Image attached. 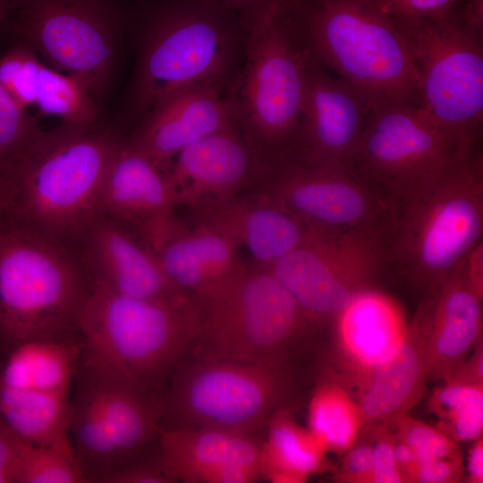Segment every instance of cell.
<instances>
[{
  "mask_svg": "<svg viewBox=\"0 0 483 483\" xmlns=\"http://www.w3.org/2000/svg\"><path fill=\"white\" fill-rule=\"evenodd\" d=\"M2 31L53 68L80 78L97 105L117 72L131 7L123 0H9Z\"/></svg>",
  "mask_w": 483,
  "mask_h": 483,
  "instance_id": "obj_11",
  "label": "cell"
},
{
  "mask_svg": "<svg viewBox=\"0 0 483 483\" xmlns=\"http://www.w3.org/2000/svg\"><path fill=\"white\" fill-rule=\"evenodd\" d=\"M255 190L326 233L384 227L394 206L351 171L295 157L271 164Z\"/></svg>",
  "mask_w": 483,
  "mask_h": 483,
  "instance_id": "obj_15",
  "label": "cell"
},
{
  "mask_svg": "<svg viewBox=\"0 0 483 483\" xmlns=\"http://www.w3.org/2000/svg\"><path fill=\"white\" fill-rule=\"evenodd\" d=\"M390 14L419 72L421 106L461 146L481 147L483 0L431 16Z\"/></svg>",
  "mask_w": 483,
  "mask_h": 483,
  "instance_id": "obj_8",
  "label": "cell"
},
{
  "mask_svg": "<svg viewBox=\"0 0 483 483\" xmlns=\"http://www.w3.org/2000/svg\"><path fill=\"white\" fill-rule=\"evenodd\" d=\"M261 443L257 435L210 428H160L157 445L173 482L198 483L206 472L241 464L259 468Z\"/></svg>",
  "mask_w": 483,
  "mask_h": 483,
  "instance_id": "obj_26",
  "label": "cell"
},
{
  "mask_svg": "<svg viewBox=\"0 0 483 483\" xmlns=\"http://www.w3.org/2000/svg\"><path fill=\"white\" fill-rule=\"evenodd\" d=\"M228 8L246 16L269 0H216Z\"/></svg>",
  "mask_w": 483,
  "mask_h": 483,
  "instance_id": "obj_45",
  "label": "cell"
},
{
  "mask_svg": "<svg viewBox=\"0 0 483 483\" xmlns=\"http://www.w3.org/2000/svg\"><path fill=\"white\" fill-rule=\"evenodd\" d=\"M91 288L72 250L0 219V352L79 335Z\"/></svg>",
  "mask_w": 483,
  "mask_h": 483,
  "instance_id": "obj_9",
  "label": "cell"
},
{
  "mask_svg": "<svg viewBox=\"0 0 483 483\" xmlns=\"http://www.w3.org/2000/svg\"><path fill=\"white\" fill-rule=\"evenodd\" d=\"M266 432L259 461L262 479L304 483L315 474L332 471L327 451L308 428L294 419L289 407L271 418Z\"/></svg>",
  "mask_w": 483,
  "mask_h": 483,
  "instance_id": "obj_28",
  "label": "cell"
},
{
  "mask_svg": "<svg viewBox=\"0 0 483 483\" xmlns=\"http://www.w3.org/2000/svg\"><path fill=\"white\" fill-rule=\"evenodd\" d=\"M4 201V188H3L2 181L0 179V219L2 218V216H3Z\"/></svg>",
  "mask_w": 483,
  "mask_h": 483,
  "instance_id": "obj_47",
  "label": "cell"
},
{
  "mask_svg": "<svg viewBox=\"0 0 483 483\" xmlns=\"http://www.w3.org/2000/svg\"><path fill=\"white\" fill-rule=\"evenodd\" d=\"M465 467V481L483 483V437L471 441Z\"/></svg>",
  "mask_w": 483,
  "mask_h": 483,
  "instance_id": "obj_43",
  "label": "cell"
},
{
  "mask_svg": "<svg viewBox=\"0 0 483 483\" xmlns=\"http://www.w3.org/2000/svg\"><path fill=\"white\" fill-rule=\"evenodd\" d=\"M175 210L166 174L122 141L103 181L101 215L134 233L154 250L184 227Z\"/></svg>",
  "mask_w": 483,
  "mask_h": 483,
  "instance_id": "obj_17",
  "label": "cell"
},
{
  "mask_svg": "<svg viewBox=\"0 0 483 483\" xmlns=\"http://www.w3.org/2000/svg\"><path fill=\"white\" fill-rule=\"evenodd\" d=\"M307 428L326 450L342 455L360 438L364 421L351 387L336 373H326L316 385L308 406Z\"/></svg>",
  "mask_w": 483,
  "mask_h": 483,
  "instance_id": "obj_30",
  "label": "cell"
},
{
  "mask_svg": "<svg viewBox=\"0 0 483 483\" xmlns=\"http://www.w3.org/2000/svg\"><path fill=\"white\" fill-rule=\"evenodd\" d=\"M369 107L362 96L317 60L305 84L295 157L311 164L350 166Z\"/></svg>",
  "mask_w": 483,
  "mask_h": 483,
  "instance_id": "obj_18",
  "label": "cell"
},
{
  "mask_svg": "<svg viewBox=\"0 0 483 483\" xmlns=\"http://www.w3.org/2000/svg\"><path fill=\"white\" fill-rule=\"evenodd\" d=\"M268 166L240 126L233 124L182 149L166 177L175 207L192 212L255 188Z\"/></svg>",
  "mask_w": 483,
  "mask_h": 483,
  "instance_id": "obj_16",
  "label": "cell"
},
{
  "mask_svg": "<svg viewBox=\"0 0 483 483\" xmlns=\"http://www.w3.org/2000/svg\"><path fill=\"white\" fill-rule=\"evenodd\" d=\"M482 293L468 258L436 291L421 297L428 319V381L447 379L482 343Z\"/></svg>",
  "mask_w": 483,
  "mask_h": 483,
  "instance_id": "obj_21",
  "label": "cell"
},
{
  "mask_svg": "<svg viewBox=\"0 0 483 483\" xmlns=\"http://www.w3.org/2000/svg\"><path fill=\"white\" fill-rule=\"evenodd\" d=\"M233 124H238V114L233 88L200 84L157 103L127 143L166 174L182 149Z\"/></svg>",
  "mask_w": 483,
  "mask_h": 483,
  "instance_id": "obj_20",
  "label": "cell"
},
{
  "mask_svg": "<svg viewBox=\"0 0 483 483\" xmlns=\"http://www.w3.org/2000/svg\"><path fill=\"white\" fill-rule=\"evenodd\" d=\"M394 453L397 468L403 478L404 483H407L409 475L413 470L419 459L407 444L399 440L397 437Z\"/></svg>",
  "mask_w": 483,
  "mask_h": 483,
  "instance_id": "obj_44",
  "label": "cell"
},
{
  "mask_svg": "<svg viewBox=\"0 0 483 483\" xmlns=\"http://www.w3.org/2000/svg\"><path fill=\"white\" fill-rule=\"evenodd\" d=\"M195 299L194 358L292 366L318 330L270 271L251 265Z\"/></svg>",
  "mask_w": 483,
  "mask_h": 483,
  "instance_id": "obj_6",
  "label": "cell"
},
{
  "mask_svg": "<svg viewBox=\"0 0 483 483\" xmlns=\"http://www.w3.org/2000/svg\"><path fill=\"white\" fill-rule=\"evenodd\" d=\"M101 476L96 483H173L163 466L158 445Z\"/></svg>",
  "mask_w": 483,
  "mask_h": 483,
  "instance_id": "obj_37",
  "label": "cell"
},
{
  "mask_svg": "<svg viewBox=\"0 0 483 483\" xmlns=\"http://www.w3.org/2000/svg\"><path fill=\"white\" fill-rule=\"evenodd\" d=\"M428 319L419 303L396 352L373 373L356 396L364 428L389 425L420 401L427 389Z\"/></svg>",
  "mask_w": 483,
  "mask_h": 483,
  "instance_id": "obj_24",
  "label": "cell"
},
{
  "mask_svg": "<svg viewBox=\"0 0 483 483\" xmlns=\"http://www.w3.org/2000/svg\"><path fill=\"white\" fill-rule=\"evenodd\" d=\"M384 227L345 233L314 230L267 269L318 330L332 326L359 294L386 276Z\"/></svg>",
  "mask_w": 483,
  "mask_h": 483,
  "instance_id": "obj_14",
  "label": "cell"
},
{
  "mask_svg": "<svg viewBox=\"0 0 483 483\" xmlns=\"http://www.w3.org/2000/svg\"><path fill=\"white\" fill-rule=\"evenodd\" d=\"M407 326L398 304L378 289L359 294L345 307L331 327L340 376L349 386L359 392L367 385L399 348Z\"/></svg>",
  "mask_w": 483,
  "mask_h": 483,
  "instance_id": "obj_23",
  "label": "cell"
},
{
  "mask_svg": "<svg viewBox=\"0 0 483 483\" xmlns=\"http://www.w3.org/2000/svg\"><path fill=\"white\" fill-rule=\"evenodd\" d=\"M192 211L195 225L212 228L245 248L252 265L268 268L313 233L301 219L258 191Z\"/></svg>",
  "mask_w": 483,
  "mask_h": 483,
  "instance_id": "obj_22",
  "label": "cell"
},
{
  "mask_svg": "<svg viewBox=\"0 0 483 483\" xmlns=\"http://www.w3.org/2000/svg\"><path fill=\"white\" fill-rule=\"evenodd\" d=\"M341 463L332 470L334 479L341 483H370L373 470L369 440L359 441L342 454Z\"/></svg>",
  "mask_w": 483,
  "mask_h": 483,
  "instance_id": "obj_40",
  "label": "cell"
},
{
  "mask_svg": "<svg viewBox=\"0 0 483 483\" xmlns=\"http://www.w3.org/2000/svg\"><path fill=\"white\" fill-rule=\"evenodd\" d=\"M482 237L479 148L394 203L384 231L386 275L422 297L442 285Z\"/></svg>",
  "mask_w": 483,
  "mask_h": 483,
  "instance_id": "obj_3",
  "label": "cell"
},
{
  "mask_svg": "<svg viewBox=\"0 0 483 483\" xmlns=\"http://www.w3.org/2000/svg\"><path fill=\"white\" fill-rule=\"evenodd\" d=\"M74 253L92 285L163 302H182L194 298L168 280L148 244L103 215L80 240Z\"/></svg>",
  "mask_w": 483,
  "mask_h": 483,
  "instance_id": "obj_19",
  "label": "cell"
},
{
  "mask_svg": "<svg viewBox=\"0 0 483 483\" xmlns=\"http://www.w3.org/2000/svg\"><path fill=\"white\" fill-rule=\"evenodd\" d=\"M432 393L428 409L436 428L455 443L471 442L483 433V378L454 371Z\"/></svg>",
  "mask_w": 483,
  "mask_h": 483,
  "instance_id": "obj_31",
  "label": "cell"
},
{
  "mask_svg": "<svg viewBox=\"0 0 483 483\" xmlns=\"http://www.w3.org/2000/svg\"><path fill=\"white\" fill-rule=\"evenodd\" d=\"M38 126L37 119L0 84V174Z\"/></svg>",
  "mask_w": 483,
  "mask_h": 483,
  "instance_id": "obj_36",
  "label": "cell"
},
{
  "mask_svg": "<svg viewBox=\"0 0 483 483\" xmlns=\"http://www.w3.org/2000/svg\"><path fill=\"white\" fill-rule=\"evenodd\" d=\"M305 5L269 0L244 16V55L233 93L240 128L268 164L297 151L306 80L318 60Z\"/></svg>",
  "mask_w": 483,
  "mask_h": 483,
  "instance_id": "obj_4",
  "label": "cell"
},
{
  "mask_svg": "<svg viewBox=\"0 0 483 483\" xmlns=\"http://www.w3.org/2000/svg\"><path fill=\"white\" fill-rule=\"evenodd\" d=\"M479 148L461 146L419 103L384 105L369 110L350 171L394 203Z\"/></svg>",
  "mask_w": 483,
  "mask_h": 483,
  "instance_id": "obj_13",
  "label": "cell"
},
{
  "mask_svg": "<svg viewBox=\"0 0 483 483\" xmlns=\"http://www.w3.org/2000/svg\"><path fill=\"white\" fill-rule=\"evenodd\" d=\"M139 32L126 113L141 119L157 103L200 84L233 88L245 17L216 0H148L131 7Z\"/></svg>",
  "mask_w": 483,
  "mask_h": 483,
  "instance_id": "obj_2",
  "label": "cell"
},
{
  "mask_svg": "<svg viewBox=\"0 0 483 483\" xmlns=\"http://www.w3.org/2000/svg\"><path fill=\"white\" fill-rule=\"evenodd\" d=\"M165 388L161 428H210L257 435L288 403L292 366L182 358Z\"/></svg>",
  "mask_w": 483,
  "mask_h": 483,
  "instance_id": "obj_10",
  "label": "cell"
},
{
  "mask_svg": "<svg viewBox=\"0 0 483 483\" xmlns=\"http://www.w3.org/2000/svg\"><path fill=\"white\" fill-rule=\"evenodd\" d=\"M462 454L419 460L407 479L408 483H460L465 481Z\"/></svg>",
  "mask_w": 483,
  "mask_h": 483,
  "instance_id": "obj_39",
  "label": "cell"
},
{
  "mask_svg": "<svg viewBox=\"0 0 483 483\" xmlns=\"http://www.w3.org/2000/svg\"><path fill=\"white\" fill-rule=\"evenodd\" d=\"M121 142L97 123L38 126L0 174L1 219L74 252L101 216L103 181Z\"/></svg>",
  "mask_w": 483,
  "mask_h": 483,
  "instance_id": "obj_1",
  "label": "cell"
},
{
  "mask_svg": "<svg viewBox=\"0 0 483 483\" xmlns=\"http://www.w3.org/2000/svg\"><path fill=\"white\" fill-rule=\"evenodd\" d=\"M199 327L195 298L163 302L92 285L79 320L80 362L164 392Z\"/></svg>",
  "mask_w": 483,
  "mask_h": 483,
  "instance_id": "obj_5",
  "label": "cell"
},
{
  "mask_svg": "<svg viewBox=\"0 0 483 483\" xmlns=\"http://www.w3.org/2000/svg\"><path fill=\"white\" fill-rule=\"evenodd\" d=\"M81 350L80 335L20 343L0 352V386L71 394Z\"/></svg>",
  "mask_w": 483,
  "mask_h": 483,
  "instance_id": "obj_27",
  "label": "cell"
},
{
  "mask_svg": "<svg viewBox=\"0 0 483 483\" xmlns=\"http://www.w3.org/2000/svg\"><path fill=\"white\" fill-rule=\"evenodd\" d=\"M71 397L69 436L87 483L157 441L164 392L80 361Z\"/></svg>",
  "mask_w": 483,
  "mask_h": 483,
  "instance_id": "obj_12",
  "label": "cell"
},
{
  "mask_svg": "<svg viewBox=\"0 0 483 483\" xmlns=\"http://www.w3.org/2000/svg\"><path fill=\"white\" fill-rule=\"evenodd\" d=\"M388 427L399 440L415 452L419 460L462 454L459 445L439 428L417 419L409 413L397 417Z\"/></svg>",
  "mask_w": 483,
  "mask_h": 483,
  "instance_id": "obj_35",
  "label": "cell"
},
{
  "mask_svg": "<svg viewBox=\"0 0 483 483\" xmlns=\"http://www.w3.org/2000/svg\"><path fill=\"white\" fill-rule=\"evenodd\" d=\"M71 394L0 386V418L22 439L73 453Z\"/></svg>",
  "mask_w": 483,
  "mask_h": 483,
  "instance_id": "obj_29",
  "label": "cell"
},
{
  "mask_svg": "<svg viewBox=\"0 0 483 483\" xmlns=\"http://www.w3.org/2000/svg\"><path fill=\"white\" fill-rule=\"evenodd\" d=\"M35 50L18 40L0 55V84L22 109L34 106L40 69Z\"/></svg>",
  "mask_w": 483,
  "mask_h": 483,
  "instance_id": "obj_34",
  "label": "cell"
},
{
  "mask_svg": "<svg viewBox=\"0 0 483 483\" xmlns=\"http://www.w3.org/2000/svg\"><path fill=\"white\" fill-rule=\"evenodd\" d=\"M362 432L369 436L373 470L370 483H404L395 462L396 436L385 424H375Z\"/></svg>",
  "mask_w": 483,
  "mask_h": 483,
  "instance_id": "obj_38",
  "label": "cell"
},
{
  "mask_svg": "<svg viewBox=\"0 0 483 483\" xmlns=\"http://www.w3.org/2000/svg\"><path fill=\"white\" fill-rule=\"evenodd\" d=\"M238 245L202 225L185 227L153 251L168 280L181 292L198 298L231 279L249 265Z\"/></svg>",
  "mask_w": 483,
  "mask_h": 483,
  "instance_id": "obj_25",
  "label": "cell"
},
{
  "mask_svg": "<svg viewBox=\"0 0 483 483\" xmlns=\"http://www.w3.org/2000/svg\"><path fill=\"white\" fill-rule=\"evenodd\" d=\"M34 106L39 115H54L70 124L92 125L98 117V105L80 78L44 64L39 72Z\"/></svg>",
  "mask_w": 483,
  "mask_h": 483,
  "instance_id": "obj_32",
  "label": "cell"
},
{
  "mask_svg": "<svg viewBox=\"0 0 483 483\" xmlns=\"http://www.w3.org/2000/svg\"><path fill=\"white\" fill-rule=\"evenodd\" d=\"M27 443L0 418V483H15Z\"/></svg>",
  "mask_w": 483,
  "mask_h": 483,
  "instance_id": "obj_41",
  "label": "cell"
},
{
  "mask_svg": "<svg viewBox=\"0 0 483 483\" xmlns=\"http://www.w3.org/2000/svg\"><path fill=\"white\" fill-rule=\"evenodd\" d=\"M309 40L319 64L353 87L369 109L419 103V75L380 0H306Z\"/></svg>",
  "mask_w": 483,
  "mask_h": 483,
  "instance_id": "obj_7",
  "label": "cell"
},
{
  "mask_svg": "<svg viewBox=\"0 0 483 483\" xmlns=\"http://www.w3.org/2000/svg\"><path fill=\"white\" fill-rule=\"evenodd\" d=\"M10 9L9 0H0V31L6 21Z\"/></svg>",
  "mask_w": 483,
  "mask_h": 483,
  "instance_id": "obj_46",
  "label": "cell"
},
{
  "mask_svg": "<svg viewBox=\"0 0 483 483\" xmlns=\"http://www.w3.org/2000/svg\"><path fill=\"white\" fill-rule=\"evenodd\" d=\"M386 10L403 16H431L446 13L468 0H380Z\"/></svg>",
  "mask_w": 483,
  "mask_h": 483,
  "instance_id": "obj_42",
  "label": "cell"
},
{
  "mask_svg": "<svg viewBox=\"0 0 483 483\" xmlns=\"http://www.w3.org/2000/svg\"><path fill=\"white\" fill-rule=\"evenodd\" d=\"M15 483H87L73 453L27 443Z\"/></svg>",
  "mask_w": 483,
  "mask_h": 483,
  "instance_id": "obj_33",
  "label": "cell"
}]
</instances>
